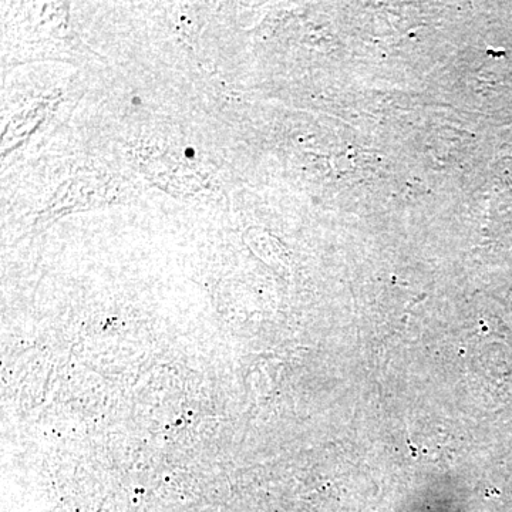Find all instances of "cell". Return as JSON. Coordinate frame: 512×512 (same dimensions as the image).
<instances>
[{"label":"cell","mask_w":512,"mask_h":512,"mask_svg":"<svg viewBox=\"0 0 512 512\" xmlns=\"http://www.w3.org/2000/svg\"><path fill=\"white\" fill-rule=\"evenodd\" d=\"M185 156L192 157V156H194V154H192L191 150L190 151L187 150V151H185Z\"/></svg>","instance_id":"1"}]
</instances>
